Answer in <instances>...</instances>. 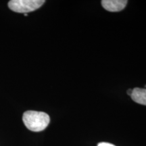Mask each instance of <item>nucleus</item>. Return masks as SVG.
<instances>
[{
	"label": "nucleus",
	"instance_id": "obj_1",
	"mask_svg": "<svg viewBox=\"0 0 146 146\" xmlns=\"http://www.w3.org/2000/svg\"><path fill=\"white\" fill-rule=\"evenodd\" d=\"M23 120L27 129L33 132L45 130L50 122L49 115L43 112L28 110L23 114Z\"/></svg>",
	"mask_w": 146,
	"mask_h": 146
},
{
	"label": "nucleus",
	"instance_id": "obj_2",
	"mask_svg": "<svg viewBox=\"0 0 146 146\" xmlns=\"http://www.w3.org/2000/svg\"><path fill=\"white\" fill-rule=\"evenodd\" d=\"M45 2L44 0H11L8 7L17 13L27 14L39 9Z\"/></svg>",
	"mask_w": 146,
	"mask_h": 146
},
{
	"label": "nucleus",
	"instance_id": "obj_3",
	"mask_svg": "<svg viewBox=\"0 0 146 146\" xmlns=\"http://www.w3.org/2000/svg\"><path fill=\"white\" fill-rule=\"evenodd\" d=\"M128 3L127 0H103V8L109 12H120L125 8Z\"/></svg>",
	"mask_w": 146,
	"mask_h": 146
},
{
	"label": "nucleus",
	"instance_id": "obj_4",
	"mask_svg": "<svg viewBox=\"0 0 146 146\" xmlns=\"http://www.w3.org/2000/svg\"><path fill=\"white\" fill-rule=\"evenodd\" d=\"M131 99L139 104L146 106V89L136 87L133 89Z\"/></svg>",
	"mask_w": 146,
	"mask_h": 146
},
{
	"label": "nucleus",
	"instance_id": "obj_5",
	"mask_svg": "<svg viewBox=\"0 0 146 146\" xmlns=\"http://www.w3.org/2000/svg\"><path fill=\"white\" fill-rule=\"evenodd\" d=\"M98 146H115L113 144L109 143H106V142H102V143H100L98 144Z\"/></svg>",
	"mask_w": 146,
	"mask_h": 146
},
{
	"label": "nucleus",
	"instance_id": "obj_6",
	"mask_svg": "<svg viewBox=\"0 0 146 146\" xmlns=\"http://www.w3.org/2000/svg\"><path fill=\"white\" fill-rule=\"evenodd\" d=\"M132 92H133V89H128V91H127V94L129 95V96H131V94H132Z\"/></svg>",
	"mask_w": 146,
	"mask_h": 146
},
{
	"label": "nucleus",
	"instance_id": "obj_7",
	"mask_svg": "<svg viewBox=\"0 0 146 146\" xmlns=\"http://www.w3.org/2000/svg\"><path fill=\"white\" fill-rule=\"evenodd\" d=\"M24 15H25V16H28V14H24Z\"/></svg>",
	"mask_w": 146,
	"mask_h": 146
}]
</instances>
